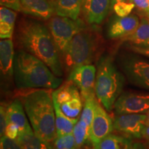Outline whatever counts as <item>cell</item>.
I'll use <instances>...</instances> for the list:
<instances>
[{"label": "cell", "instance_id": "obj_1", "mask_svg": "<svg viewBox=\"0 0 149 149\" xmlns=\"http://www.w3.org/2000/svg\"><path fill=\"white\" fill-rule=\"evenodd\" d=\"M17 40L25 51L41 59L57 77L63 75L58 49L48 28L32 19H22L17 30Z\"/></svg>", "mask_w": 149, "mask_h": 149}, {"label": "cell", "instance_id": "obj_2", "mask_svg": "<svg viewBox=\"0 0 149 149\" xmlns=\"http://www.w3.org/2000/svg\"><path fill=\"white\" fill-rule=\"evenodd\" d=\"M51 89H34L24 93L21 101L31 127L37 137L53 143L57 137Z\"/></svg>", "mask_w": 149, "mask_h": 149}, {"label": "cell", "instance_id": "obj_3", "mask_svg": "<svg viewBox=\"0 0 149 149\" xmlns=\"http://www.w3.org/2000/svg\"><path fill=\"white\" fill-rule=\"evenodd\" d=\"M13 76L19 89H57L62 84L51 68L35 56L25 51H19L15 57Z\"/></svg>", "mask_w": 149, "mask_h": 149}, {"label": "cell", "instance_id": "obj_4", "mask_svg": "<svg viewBox=\"0 0 149 149\" xmlns=\"http://www.w3.org/2000/svg\"><path fill=\"white\" fill-rule=\"evenodd\" d=\"M125 77L115 66L110 56L99 59L97 64L95 96L108 111L114 109L115 102L122 93Z\"/></svg>", "mask_w": 149, "mask_h": 149}, {"label": "cell", "instance_id": "obj_5", "mask_svg": "<svg viewBox=\"0 0 149 149\" xmlns=\"http://www.w3.org/2000/svg\"><path fill=\"white\" fill-rule=\"evenodd\" d=\"M100 38L96 31L84 27L74 35L62 55L68 71L75 67L91 64L97 54Z\"/></svg>", "mask_w": 149, "mask_h": 149}, {"label": "cell", "instance_id": "obj_6", "mask_svg": "<svg viewBox=\"0 0 149 149\" xmlns=\"http://www.w3.org/2000/svg\"><path fill=\"white\" fill-rule=\"evenodd\" d=\"M53 100L61 111L70 118H79L84 107V101L77 86L67 80L52 93Z\"/></svg>", "mask_w": 149, "mask_h": 149}, {"label": "cell", "instance_id": "obj_7", "mask_svg": "<svg viewBox=\"0 0 149 149\" xmlns=\"http://www.w3.org/2000/svg\"><path fill=\"white\" fill-rule=\"evenodd\" d=\"M84 27L79 20H73L59 15L53 16L48 23V29L61 55L74 35Z\"/></svg>", "mask_w": 149, "mask_h": 149}, {"label": "cell", "instance_id": "obj_8", "mask_svg": "<svg viewBox=\"0 0 149 149\" xmlns=\"http://www.w3.org/2000/svg\"><path fill=\"white\" fill-rule=\"evenodd\" d=\"M116 115L146 114L149 111V93L124 92L114 105Z\"/></svg>", "mask_w": 149, "mask_h": 149}, {"label": "cell", "instance_id": "obj_9", "mask_svg": "<svg viewBox=\"0 0 149 149\" xmlns=\"http://www.w3.org/2000/svg\"><path fill=\"white\" fill-rule=\"evenodd\" d=\"M96 72L95 66L91 64L77 66L70 72L68 79L77 86L81 93L83 101L95 97Z\"/></svg>", "mask_w": 149, "mask_h": 149}, {"label": "cell", "instance_id": "obj_10", "mask_svg": "<svg viewBox=\"0 0 149 149\" xmlns=\"http://www.w3.org/2000/svg\"><path fill=\"white\" fill-rule=\"evenodd\" d=\"M146 125V114L117 115L113 120V129L128 138H141Z\"/></svg>", "mask_w": 149, "mask_h": 149}, {"label": "cell", "instance_id": "obj_11", "mask_svg": "<svg viewBox=\"0 0 149 149\" xmlns=\"http://www.w3.org/2000/svg\"><path fill=\"white\" fill-rule=\"evenodd\" d=\"M106 111L103 106L96 100L90 131V141L93 146L100 142L114 130L113 121Z\"/></svg>", "mask_w": 149, "mask_h": 149}, {"label": "cell", "instance_id": "obj_12", "mask_svg": "<svg viewBox=\"0 0 149 149\" xmlns=\"http://www.w3.org/2000/svg\"><path fill=\"white\" fill-rule=\"evenodd\" d=\"M124 75L137 86L149 89V63L137 59H125L121 64Z\"/></svg>", "mask_w": 149, "mask_h": 149}, {"label": "cell", "instance_id": "obj_13", "mask_svg": "<svg viewBox=\"0 0 149 149\" xmlns=\"http://www.w3.org/2000/svg\"><path fill=\"white\" fill-rule=\"evenodd\" d=\"M138 17L135 15L126 17H118L113 19L107 30V35L111 39H124L129 36L138 27Z\"/></svg>", "mask_w": 149, "mask_h": 149}, {"label": "cell", "instance_id": "obj_14", "mask_svg": "<svg viewBox=\"0 0 149 149\" xmlns=\"http://www.w3.org/2000/svg\"><path fill=\"white\" fill-rule=\"evenodd\" d=\"M110 0H83L82 12L86 21L90 24H100L109 10Z\"/></svg>", "mask_w": 149, "mask_h": 149}, {"label": "cell", "instance_id": "obj_15", "mask_svg": "<svg viewBox=\"0 0 149 149\" xmlns=\"http://www.w3.org/2000/svg\"><path fill=\"white\" fill-rule=\"evenodd\" d=\"M20 3L22 12L41 19H49L55 13L49 0H20Z\"/></svg>", "mask_w": 149, "mask_h": 149}, {"label": "cell", "instance_id": "obj_16", "mask_svg": "<svg viewBox=\"0 0 149 149\" xmlns=\"http://www.w3.org/2000/svg\"><path fill=\"white\" fill-rule=\"evenodd\" d=\"M24 106L21 100L16 99L8 106L7 109V124L16 126L19 133L30 131L33 128L28 120Z\"/></svg>", "mask_w": 149, "mask_h": 149}, {"label": "cell", "instance_id": "obj_17", "mask_svg": "<svg viewBox=\"0 0 149 149\" xmlns=\"http://www.w3.org/2000/svg\"><path fill=\"white\" fill-rule=\"evenodd\" d=\"M14 48L12 38L0 41V69L3 76L11 77L14 72Z\"/></svg>", "mask_w": 149, "mask_h": 149}, {"label": "cell", "instance_id": "obj_18", "mask_svg": "<svg viewBox=\"0 0 149 149\" xmlns=\"http://www.w3.org/2000/svg\"><path fill=\"white\" fill-rule=\"evenodd\" d=\"M83 0H56L54 5L57 15L77 20L82 8Z\"/></svg>", "mask_w": 149, "mask_h": 149}, {"label": "cell", "instance_id": "obj_19", "mask_svg": "<svg viewBox=\"0 0 149 149\" xmlns=\"http://www.w3.org/2000/svg\"><path fill=\"white\" fill-rule=\"evenodd\" d=\"M17 13L14 10L1 6L0 8V37L1 39L12 38Z\"/></svg>", "mask_w": 149, "mask_h": 149}, {"label": "cell", "instance_id": "obj_20", "mask_svg": "<svg viewBox=\"0 0 149 149\" xmlns=\"http://www.w3.org/2000/svg\"><path fill=\"white\" fill-rule=\"evenodd\" d=\"M16 139L24 149H54L53 143L42 140L35 135L33 130L19 133Z\"/></svg>", "mask_w": 149, "mask_h": 149}, {"label": "cell", "instance_id": "obj_21", "mask_svg": "<svg viewBox=\"0 0 149 149\" xmlns=\"http://www.w3.org/2000/svg\"><path fill=\"white\" fill-rule=\"evenodd\" d=\"M123 40L139 47L149 48V18L141 19L137 29L131 35Z\"/></svg>", "mask_w": 149, "mask_h": 149}, {"label": "cell", "instance_id": "obj_22", "mask_svg": "<svg viewBox=\"0 0 149 149\" xmlns=\"http://www.w3.org/2000/svg\"><path fill=\"white\" fill-rule=\"evenodd\" d=\"M132 144L128 137L111 133L93 146L94 149H129Z\"/></svg>", "mask_w": 149, "mask_h": 149}, {"label": "cell", "instance_id": "obj_23", "mask_svg": "<svg viewBox=\"0 0 149 149\" xmlns=\"http://www.w3.org/2000/svg\"><path fill=\"white\" fill-rule=\"evenodd\" d=\"M54 102L55 111V124L57 136L72 133V130L79 118H70L64 114L57 104Z\"/></svg>", "mask_w": 149, "mask_h": 149}, {"label": "cell", "instance_id": "obj_24", "mask_svg": "<svg viewBox=\"0 0 149 149\" xmlns=\"http://www.w3.org/2000/svg\"><path fill=\"white\" fill-rule=\"evenodd\" d=\"M91 128L84 121L79 119L72 130L76 146L79 149L88 140H90Z\"/></svg>", "mask_w": 149, "mask_h": 149}, {"label": "cell", "instance_id": "obj_25", "mask_svg": "<svg viewBox=\"0 0 149 149\" xmlns=\"http://www.w3.org/2000/svg\"><path fill=\"white\" fill-rule=\"evenodd\" d=\"M96 100V96L85 100L84 101L82 111L80 115V119L84 121L90 128L93 119V115H94L95 104Z\"/></svg>", "mask_w": 149, "mask_h": 149}, {"label": "cell", "instance_id": "obj_26", "mask_svg": "<svg viewBox=\"0 0 149 149\" xmlns=\"http://www.w3.org/2000/svg\"><path fill=\"white\" fill-rule=\"evenodd\" d=\"M53 145L54 149H77L72 133L57 136Z\"/></svg>", "mask_w": 149, "mask_h": 149}, {"label": "cell", "instance_id": "obj_27", "mask_svg": "<svg viewBox=\"0 0 149 149\" xmlns=\"http://www.w3.org/2000/svg\"><path fill=\"white\" fill-rule=\"evenodd\" d=\"M135 7V4L129 1H117L114 3L113 10L117 16L122 17L129 15Z\"/></svg>", "mask_w": 149, "mask_h": 149}, {"label": "cell", "instance_id": "obj_28", "mask_svg": "<svg viewBox=\"0 0 149 149\" xmlns=\"http://www.w3.org/2000/svg\"><path fill=\"white\" fill-rule=\"evenodd\" d=\"M0 149H24L22 145L17 139H10L7 136L1 137Z\"/></svg>", "mask_w": 149, "mask_h": 149}, {"label": "cell", "instance_id": "obj_29", "mask_svg": "<svg viewBox=\"0 0 149 149\" xmlns=\"http://www.w3.org/2000/svg\"><path fill=\"white\" fill-rule=\"evenodd\" d=\"M133 3L137 10L149 18V0H128Z\"/></svg>", "mask_w": 149, "mask_h": 149}, {"label": "cell", "instance_id": "obj_30", "mask_svg": "<svg viewBox=\"0 0 149 149\" xmlns=\"http://www.w3.org/2000/svg\"><path fill=\"white\" fill-rule=\"evenodd\" d=\"M8 105H6L4 103H1L0 107V133L1 137L5 135V130L7 122V109Z\"/></svg>", "mask_w": 149, "mask_h": 149}, {"label": "cell", "instance_id": "obj_31", "mask_svg": "<svg viewBox=\"0 0 149 149\" xmlns=\"http://www.w3.org/2000/svg\"><path fill=\"white\" fill-rule=\"evenodd\" d=\"M1 6H5L16 11H21L20 0H0Z\"/></svg>", "mask_w": 149, "mask_h": 149}, {"label": "cell", "instance_id": "obj_32", "mask_svg": "<svg viewBox=\"0 0 149 149\" xmlns=\"http://www.w3.org/2000/svg\"><path fill=\"white\" fill-rule=\"evenodd\" d=\"M133 51L136 53L141 54L149 57V48L147 47H139V46H134L133 47Z\"/></svg>", "mask_w": 149, "mask_h": 149}, {"label": "cell", "instance_id": "obj_33", "mask_svg": "<svg viewBox=\"0 0 149 149\" xmlns=\"http://www.w3.org/2000/svg\"><path fill=\"white\" fill-rule=\"evenodd\" d=\"M129 149H148V148L145 146L143 144H141V143L137 142L132 144V146H130Z\"/></svg>", "mask_w": 149, "mask_h": 149}, {"label": "cell", "instance_id": "obj_34", "mask_svg": "<svg viewBox=\"0 0 149 149\" xmlns=\"http://www.w3.org/2000/svg\"><path fill=\"white\" fill-rule=\"evenodd\" d=\"M143 138L149 141V125L145 126L144 132H143Z\"/></svg>", "mask_w": 149, "mask_h": 149}, {"label": "cell", "instance_id": "obj_35", "mask_svg": "<svg viewBox=\"0 0 149 149\" xmlns=\"http://www.w3.org/2000/svg\"><path fill=\"white\" fill-rule=\"evenodd\" d=\"M146 114V125H149V111L147 112Z\"/></svg>", "mask_w": 149, "mask_h": 149}, {"label": "cell", "instance_id": "obj_36", "mask_svg": "<svg viewBox=\"0 0 149 149\" xmlns=\"http://www.w3.org/2000/svg\"><path fill=\"white\" fill-rule=\"evenodd\" d=\"M128 1V0H114L115 3L117 2V1Z\"/></svg>", "mask_w": 149, "mask_h": 149}, {"label": "cell", "instance_id": "obj_37", "mask_svg": "<svg viewBox=\"0 0 149 149\" xmlns=\"http://www.w3.org/2000/svg\"><path fill=\"white\" fill-rule=\"evenodd\" d=\"M148 148H149V141H148Z\"/></svg>", "mask_w": 149, "mask_h": 149}]
</instances>
